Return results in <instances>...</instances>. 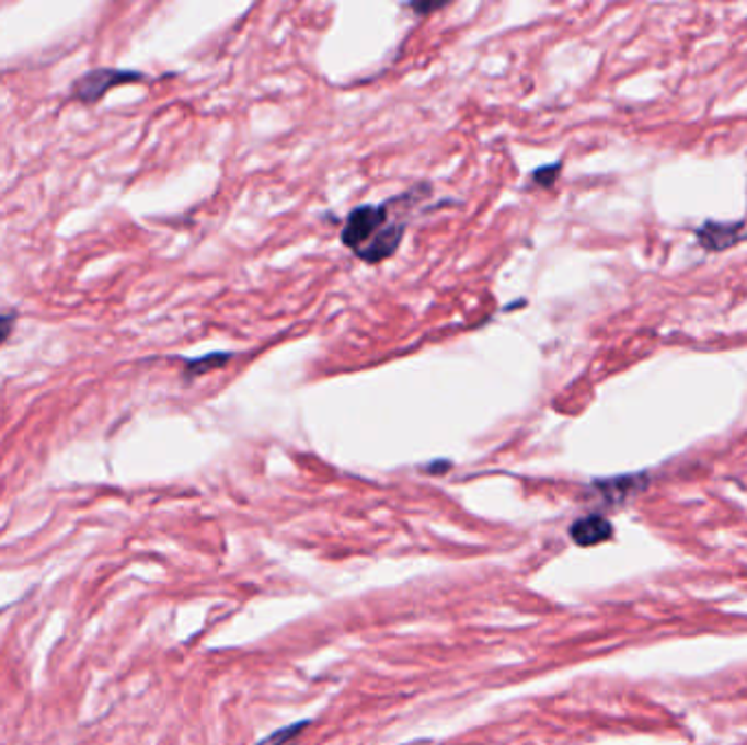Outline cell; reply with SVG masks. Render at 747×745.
Masks as SVG:
<instances>
[{"mask_svg": "<svg viewBox=\"0 0 747 745\" xmlns=\"http://www.w3.org/2000/svg\"><path fill=\"white\" fill-rule=\"evenodd\" d=\"M391 221V210H387V204L382 206H359L355 208L342 230V243L359 254L373 237Z\"/></svg>", "mask_w": 747, "mask_h": 745, "instance_id": "cell-1", "label": "cell"}, {"mask_svg": "<svg viewBox=\"0 0 747 745\" xmlns=\"http://www.w3.org/2000/svg\"><path fill=\"white\" fill-rule=\"evenodd\" d=\"M742 224L733 226V224H706L700 230V243L706 250H726L733 243H737L739 232H742Z\"/></svg>", "mask_w": 747, "mask_h": 745, "instance_id": "cell-4", "label": "cell"}, {"mask_svg": "<svg viewBox=\"0 0 747 745\" xmlns=\"http://www.w3.org/2000/svg\"><path fill=\"white\" fill-rule=\"evenodd\" d=\"M230 359H232L230 353H212V355H206L199 359H191V362H186V374L188 376H202V374L212 373V370L223 368Z\"/></svg>", "mask_w": 747, "mask_h": 745, "instance_id": "cell-5", "label": "cell"}, {"mask_svg": "<svg viewBox=\"0 0 747 745\" xmlns=\"http://www.w3.org/2000/svg\"><path fill=\"white\" fill-rule=\"evenodd\" d=\"M411 9L417 13H430L435 9H441V2H413Z\"/></svg>", "mask_w": 747, "mask_h": 745, "instance_id": "cell-10", "label": "cell"}, {"mask_svg": "<svg viewBox=\"0 0 747 745\" xmlns=\"http://www.w3.org/2000/svg\"><path fill=\"white\" fill-rule=\"evenodd\" d=\"M599 490L606 494V496H614V494H621V496H628L632 490L641 488V477H621V479H608V481H599L597 483Z\"/></svg>", "mask_w": 747, "mask_h": 745, "instance_id": "cell-6", "label": "cell"}, {"mask_svg": "<svg viewBox=\"0 0 747 745\" xmlns=\"http://www.w3.org/2000/svg\"><path fill=\"white\" fill-rule=\"evenodd\" d=\"M560 171H562V162L547 164V167H540V169H536V171H533V175H531V180H533V184H536V186L549 188V186H553V184H555V180H558Z\"/></svg>", "mask_w": 747, "mask_h": 745, "instance_id": "cell-7", "label": "cell"}, {"mask_svg": "<svg viewBox=\"0 0 747 745\" xmlns=\"http://www.w3.org/2000/svg\"><path fill=\"white\" fill-rule=\"evenodd\" d=\"M571 536L579 547H593V545H599V542H606L612 538V525L604 516L593 514V516L579 518L571 527Z\"/></svg>", "mask_w": 747, "mask_h": 745, "instance_id": "cell-3", "label": "cell"}, {"mask_svg": "<svg viewBox=\"0 0 747 745\" xmlns=\"http://www.w3.org/2000/svg\"><path fill=\"white\" fill-rule=\"evenodd\" d=\"M15 324V313H0V346L7 344Z\"/></svg>", "mask_w": 747, "mask_h": 745, "instance_id": "cell-9", "label": "cell"}, {"mask_svg": "<svg viewBox=\"0 0 747 745\" xmlns=\"http://www.w3.org/2000/svg\"><path fill=\"white\" fill-rule=\"evenodd\" d=\"M304 726H307V724H296L294 729H287V731H280V733H276V735L267 737V740H265V742H263L261 745H289L296 735H300V733H302V729H304Z\"/></svg>", "mask_w": 747, "mask_h": 745, "instance_id": "cell-8", "label": "cell"}, {"mask_svg": "<svg viewBox=\"0 0 747 745\" xmlns=\"http://www.w3.org/2000/svg\"><path fill=\"white\" fill-rule=\"evenodd\" d=\"M142 72L136 70H118V68H96L90 70L85 74H81L74 83H72V99L85 103V105H94L96 101H101L112 88L116 85H125V83H134V81H142Z\"/></svg>", "mask_w": 747, "mask_h": 745, "instance_id": "cell-2", "label": "cell"}]
</instances>
